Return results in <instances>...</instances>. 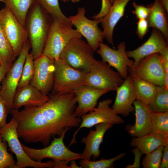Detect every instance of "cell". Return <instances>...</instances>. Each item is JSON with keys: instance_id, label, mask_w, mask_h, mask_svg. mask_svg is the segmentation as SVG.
Wrapping results in <instances>:
<instances>
[{"instance_id": "6da1fadb", "label": "cell", "mask_w": 168, "mask_h": 168, "mask_svg": "<svg viewBox=\"0 0 168 168\" xmlns=\"http://www.w3.org/2000/svg\"><path fill=\"white\" fill-rule=\"evenodd\" d=\"M77 104L74 93L50 95L41 106L12 109L10 113L18 121L19 138L28 143L40 142L45 147L52 138L79 126L82 120L74 112Z\"/></svg>"}, {"instance_id": "7a4b0ae2", "label": "cell", "mask_w": 168, "mask_h": 168, "mask_svg": "<svg viewBox=\"0 0 168 168\" xmlns=\"http://www.w3.org/2000/svg\"><path fill=\"white\" fill-rule=\"evenodd\" d=\"M53 19L35 1L28 12L26 22L34 59L43 54L50 25Z\"/></svg>"}, {"instance_id": "3957f363", "label": "cell", "mask_w": 168, "mask_h": 168, "mask_svg": "<svg viewBox=\"0 0 168 168\" xmlns=\"http://www.w3.org/2000/svg\"><path fill=\"white\" fill-rule=\"evenodd\" d=\"M54 79L50 95L74 93L86 85L87 74L71 67L60 58L54 60Z\"/></svg>"}, {"instance_id": "277c9868", "label": "cell", "mask_w": 168, "mask_h": 168, "mask_svg": "<svg viewBox=\"0 0 168 168\" xmlns=\"http://www.w3.org/2000/svg\"><path fill=\"white\" fill-rule=\"evenodd\" d=\"M82 37L72 26L53 20L50 26L43 54L52 60L58 59L62 51L71 41Z\"/></svg>"}, {"instance_id": "5b68a950", "label": "cell", "mask_w": 168, "mask_h": 168, "mask_svg": "<svg viewBox=\"0 0 168 168\" xmlns=\"http://www.w3.org/2000/svg\"><path fill=\"white\" fill-rule=\"evenodd\" d=\"M18 122L14 117L0 130V134L6 141L9 150L15 155L17 159L14 168L33 167L35 168H53V161L46 162H38L31 159L23 150L19 139L17 129Z\"/></svg>"}, {"instance_id": "8992f818", "label": "cell", "mask_w": 168, "mask_h": 168, "mask_svg": "<svg viewBox=\"0 0 168 168\" xmlns=\"http://www.w3.org/2000/svg\"><path fill=\"white\" fill-rule=\"evenodd\" d=\"M81 38L71 41L62 51L59 58L74 69L87 74L96 60L94 56L95 52Z\"/></svg>"}, {"instance_id": "52a82bcc", "label": "cell", "mask_w": 168, "mask_h": 168, "mask_svg": "<svg viewBox=\"0 0 168 168\" xmlns=\"http://www.w3.org/2000/svg\"><path fill=\"white\" fill-rule=\"evenodd\" d=\"M31 48L28 39L17 58L6 73L1 83L0 96L4 99L8 113L12 109L13 99L20 80L26 57Z\"/></svg>"}, {"instance_id": "ba28073f", "label": "cell", "mask_w": 168, "mask_h": 168, "mask_svg": "<svg viewBox=\"0 0 168 168\" xmlns=\"http://www.w3.org/2000/svg\"><path fill=\"white\" fill-rule=\"evenodd\" d=\"M124 81L119 74L107 63L96 60L87 73L86 85L109 92L116 91Z\"/></svg>"}, {"instance_id": "9c48e42d", "label": "cell", "mask_w": 168, "mask_h": 168, "mask_svg": "<svg viewBox=\"0 0 168 168\" xmlns=\"http://www.w3.org/2000/svg\"><path fill=\"white\" fill-rule=\"evenodd\" d=\"M58 138L54 137L50 144L44 148L37 149L30 148L21 143L25 152L32 159L38 162L45 158L54 160H64L70 161L72 160L82 159V153L72 151L65 145L63 140L65 133Z\"/></svg>"}, {"instance_id": "30bf717a", "label": "cell", "mask_w": 168, "mask_h": 168, "mask_svg": "<svg viewBox=\"0 0 168 168\" xmlns=\"http://www.w3.org/2000/svg\"><path fill=\"white\" fill-rule=\"evenodd\" d=\"M0 26L17 57L28 39L26 27L6 6L0 10Z\"/></svg>"}, {"instance_id": "8fae6325", "label": "cell", "mask_w": 168, "mask_h": 168, "mask_svg": "<svg viewBox=\"0 0 168 168\" xmlns=\"http://www.w3.org/2000/svg\"><path fill=\"white\" fill-rule=\"evenodd\" d=\"M112 102V100L111 99L100 101L97 107L80 117L81 122L78 128L74 133L68 147L76 142L75 138L76 135L82 128H91L100 123H109L113 125L124 122V120L110 107V105Z\"/></svg>"}, {"instance_id": "7c38bea8", "label": "cell", "mask_w": 168, "mask_h": 168, "mask_svg": "<svg viewBox=\"0 0 168 168\" xmlns=\"http://www.w3.org/2000/svg\"><path fill=\"white\" fill-rule=\"evenodd\" d=\"M129 75L164 86L165 66L159 53L150 55L142 59L134 68L128 69Z\"/></svg>"}, {"instance_id": "4fadbf2b", "label": "cell", "mask_w": 168, "mask_h": 168, "mask_svg": "<svg viewBox=\"0 0 168 168\" xmlns=\"http://www.w3.org/2000/svg\"><path fill=\"white\" fill-rule=\"evenodd\" d=\"M85 7L78 8L77 13L68 18L76 30L84 37L87 43L95 52L104 38L102 31L99 27L101 19L91 20L85 16Z\"/></svg>"}, {"instance_id": "5bb4252c", "label": "cell", "mask_w": 168, "mask_h": 168, "mask_svg": "<svg viewBox=\"0 0 168 168\" xmlns=\"http://www.w3.org/2000/svg\"><path fill=\"white\" fill-rule=\"evenodd\" d=\"M34 72L30 84L43 94L48 95L54 85L55 67L54 60L42 54L34 59Z\"/></svg>"}, {"instance_id": "9a60e30c", "label": "cell", "mask_w": 168, "mask_h": 168, "mask_svg": "<svg viewBox=\"0 0 168 168\" xmlns=\"http://www.w3.org/2000/svg\"><path fill=\"white\" fill-rule=\"evenodd\" d=\"M126 51V43L124 41L118 44L116 50L102 42L96 50L102 61L115 68L124 79L128 75V69L133 68L134 65V61L128 57Z\"/></svg>"}, {"instance_id": "2e32d148", "label": "cell", "mask_w": 168, "mask_h": 168, "mask_svg": "<svg viewBox=\"0 0 168 168\" xmlns=\"http://www.w3.org/2000/svg\"><path fill=\"white\" fill-rule=\"evenodd\" d=\"M116 91V96L112 109L117 114L127 116L134 111L133 105L137 99L130 75L124 79Z\"/></svg>"}, {"instance_id": "e0dca14e", "label": "cell", "mask_w": 168, "mask_h": 168, "mask_svg": "<svg viewBox=\"0 0 168 168\" xmlns=\"http://www.w3.org/2000/svg\"><path fill=\"white\" fill-rule=\"evenodd\" d=\"M167 46V41L160 32L153 28L150 37L146 42L133 50L126 51V54L129 58L134 59L133 68L144 58L152 54L159 53Z\"/></svg>"}, {"instance_id": "ac0fdd59", "label": "cell", "mask_w": 168, "mask_h": 168, "mask_svg": "<svg viewBox=\"0 0 168 168\" xmlns=\"http://www.w3.org/2000/svg\"><path fill=\"white\" fill-rule=\"evenodd\" d=\"M113 126L109 123H100L95 125V129L90 130L87 135L83 137L81 142L85 145V149L82 153V159L90 160L91 156L94 161L100 155V145L102 142L106 132Z\"/></svg>"}, {"instance_id": "d6986e66", "label": "cell", "mask_w": 168, "mask_h": 168, "mask_svg": "<svg viewBox=\"0 0 168 168\" xmlns=\"http://www.w3.org/2000/svg\"><path fill=\"white\" fill-rule=\"evenodd\" d=\"M108 92L86 85L79 88L74 93L77 104L75 113L80 117L92 110L96 107L99 99Z\"/></svg>"}, {"instance_id": "ffe728a7", "label": "cell", "mask_w": 168, "mask_h": 168, "mask_svg": "<svg viewBox=\"0 0 168 168\" xmlns=\"http://www.w3.org/2000/svg\"><path fill=\"white\" fill-rule=\"evenodd\" d=\"M133 105L135 112V123L133 125H127L126 129L129 134L133 137H141L151 132L152 112L148 105L139 100H136Z\"/></svg>"}, {"instance_id": "44dd1931", "label": "cell", "mask_w": 168, "mask_h": 168, "mask_svg": "<svg viewBox=\"0 0 168 168\" xmlns=\"http://www.w3.org/2000/svg\"><path fill=\"white\" fill-rule=\"evenodd\" d=\"M49 99V96L43 94L37 88L29 84L17 89L13 98L12 109L18 110L22 106H40Z\"/></svg>"}, {"instance_id": "7402d4cb", "label": "cell", "mask_w": 168, "mask_h": 168, "mask_svg": "<svg viewBox=\"0 0 168 168\" xmlns=\"http://www.w3.org/2000/svg\"><path fill=\"white\" fill-rule=\"evenodd\" d=\"M131 0H115L108 13L101 19L104 38L114 48L113 33L114 27L124 14L125 7Z\"/></svg>"}, {"instance_id": "603a6c76", "label": "cell", "mask_w": 168, "mask_h": 168, "mask_svg": "<svg viewBox=\"0 0 168 168\" xmlns=\"http://www.w3.org/2000/svg\"><path fill=\"white\" fill-rule=\"evenodd\" d=\"M148 6L150 12L146 20L149 27L158 30L167 42L168 24L166 10L160 0H155L154 2Z\"/></svg>"}, {"instance_id": "cb8c5ba5", "label": "cell", "mask_w": 168, "mask_h": 168, "mask_svg": "<svg viewBox=\"0 0 168 168\" xmlns=\"http://www.w3.org/2000/svg\"><path fill=\"white\" fill-rule=\"evenodd\" d=\"M168 144V138L158 133L151 132L139 137H133L131 146L138 148L142 154H146L161 146Z\"/></svg>"}, {"instance_id": "d4e9b609", "label": "cell", "mask_w": 168, "mask_h": 168, "mask_svg": "<svg viewBox=\"0 0 168 168\" xmlns=\"http://www.w3.org/2000/svg\"><path fill=\"white\" fill-rule=\"evenodd\" d=\"M130 75L132 78L137 99L148 105L156 95V85L136 76Z\"/></svg>"}, {"instance_id": "484cf974", "label": "cell", "mask_w": 168, "mask_h": 168, "mask_svg": "<svg viewBox=\"0 0 168 168\" xmlns=\"http://www.w3.org/2000/svg\"><path fill=\"white\" fill-rule=\"evenodd\" d=\"M35 0H3L8 8L24 27L29 11Z\"/></svg>"}, {"instance_id": "4316f807", "label": "cell", "mask_w": 168, "mask_h": 168, "mask_svg": "<svg viewBox=\"0 0 168 168\" xmlns=\"http://www.w3.org/2000/svg\"><path fill=\"white\" fill-rule=\"evenodd\" d=\"M52 17L57 21L72 26L68 17L63 13L59 7L58 0H35Z\"/></svg>"}, {"instance_id": "83f0119b", "label": "cell", "mask_w": 168, "mask_h": 168, "mask_svg": "<svg viewBox=\"0 0 168 168\" xmlns=\"http://www.w3.org/2000/svg\"><path fill=\"white\" fill-rule=\"evenodd\" d=\"M156 88L155 97L148 105L150 110L152 112H168V89L159 86Z\"/></svg>"}, {"instance_id": "f1b7e54d", "label": "cell", "mask_w": 168, "mask_h": 168, "mask_svg": "<svg viewBox=\"0 0 168 168\" xmlns=\"http://www.w3.org/2000/svg\"><path fill=\"white\" fill-rule=\"evenodd\" d=\"M151 127V132L168 138V112H152Z\"/></svg>"}, {"instance_id": "f546056e", "label": "cell", "mask_w": 168, "mask_h": 168, "mask_svg": "<svg viewBox=\"0 0 168 168\" xmlns=\"http://www.w3.org/2000/svg\"><path fill=\"white\" fill-rule=\"evenodd\" d=\"M14 51L0 26V65L12 63L16 58Z\"/></svg>"}, {"instance_id": "4dcf8cb0", "label": "cell", "mask_w": 168, "mask_h": 168, "mask_svg": "<svg viewBox=\"0 0 168 168\" xmlns=\"http://www.w3.org/2000/svg\"><path fill=\"white\" fill-rule=\"evenodd\" d=\"M34 72V58L31 53L27 54L17 89L30 83Z\"/></svg>"}, {"instance_id": "1f68e13d", "label": "cell", "mask_w": 168, "mask_h": 168, "mask_svg": "<svg viewBox=\"0 0 168 168\" xmlns=\"http://www.w3.org/2000/svg\"><path fill=\"white\" fill-rule=\"evenodd\" d=\"M126 154L122 152L109 159H102L95 161L81 159L79 162L80 166L83 168H111L113 167L114 162L124 156Z\"/></svg>"}, {"instance_id": "d6a6232c", "label": "cell", "mask_w": 168, "mask_h": 168, "mask_svg": "<svg viewBox=\"0 0 168 168\" xmlns=\"http://www.w3.org/2000/svg\"><path fill=\"white\" fill-rule=\"evenodd\" d=\"M164 147L160 146L146 154L142 162L143 168H160Z\"/></svg>"}, {"instance_id": "836d02e7", "label": "cell", "mask_w": 168, "mask_h": 168, "mask_svg": "<svg viewBox=\"0 0 168 168\" xmlns=\"http://www.w3.org/2000/svg\"><path fill=\"white\" fill-rule=\"evenodd\" d=\"M8 147L0 134V168H14L16 165L12 155L7 151Z\"/></svg>"}, {"instance_id": "e575fe53", "label": "cell", "mask_w": 168, "mask_h": 168, "mask_svg": "<svg viewBox=\"0 0 168 168\" xmlns=\"http://www.w3.org/2000/svg\"><path fill=\"white\" fill-rule=\"evenodd\" d=\"M133 5L135 8L132 11L138 19H146L149 15L150 8L148 6H145L143 5H138L135 2H133Z\"/></svg>"}, {"instance_id": "d590c367", "label": "cell", "mask_w": 168, "mask_h": 168, "mask_svg": "<svg viewBox=\"0 0 168 168\" xmlns=\"http://www.w3.org/2000/svg\"><path fill=\"white\" fill-rule=\"evenodd\" d=\"M8 111L4 99L0 96V130L7 124Z\"/></svg>"}, {"instance_id": "8d00e7d4", "label": "cell", "mask_w": 168, "mask_h": 168, "mask_svg": "<svg viewBox=\"0 0 168 168\" xmlns=\"http://www.w3.org/2000/svg\"><path fill=\"white\" fill-rule=\"evenodd\" d=\"M148 25L146 19H139L137 23L136 34L140 39H142L148 31Z\"/></svg>"}, {"instance_id": "74e56055", "label": "cell", "mask_w": 168, "mask_h": 168, "mask_svg": "<svg viewBox=\"0 0 168 168\" xmlns=\"http://www.w3.org/2000/svg\"><path fill=\"white\" fill-rule=\"evenodd\" d=\"M101 7L99 12L93 18L95 19H101L108 13L112 4L110 0H101Z\"/></svg>"}, {"instance_id": "f35d334b", "label": "cell", "mask_w": 168, "mask_h": 168, "mask_svg": "<svg viewBox=\"0 0 168 168\" xmlns=\"http://www.w3.org/2000/svg\"><path fill=\"white\" fill-rule=\"evenodd\" d=\"M132 152L134 155V162L132 164H128L126 166L127 168H140V161L142 155L139 150L137 147L132 150Z\"/></svg>"}, {"instance_id": "ab89813d", "label": "cell", "mask_w": 168, "mask_h": 168, "mask_svg": "<svg viewBox=\"0 0 168 168\" xmlns=\"http://www.w3.org/2000/svg\"><path fill=\"white\" fill-rule=\"evenodd\" d=\"M168 168V144L164 147L160 168Z\"/></svg>"}, {"instance_id": "60d3db41", "label": "cell", "mask_w": 168, "mask_h": 168, "mask_svg": "<svg viewBox=\"0 0 168 168\" xmlns=\"http://www.w3.org/2000/svg\"><path fill=\"white\" fill-rule=\"evenodd\" d=\"M159 53L163 62L166 72H168V46L164 48Z\"/></svg>"}, {"instance_id": "b9f144b4", "label": "cell", "mask_w": 168, "mask_h": 168, "mask_svg": "<svg viewBox=\"0 0 168 168\" xmlns=\"http://www.w3.org/2000/svg\"><path fill=\"white\" fill-rule=\"evenodd\" d=\"M13 63H7L0 65V84L8 70L12 66ZM1 86L0 85V91Z\"/></svg>"}, {"instance_id": "7bdbcfd3", "label": "cell", "mask_w": 168, "mask_h": 168, "mask_svg": "<svg viewBox=\"0 0 168 168\" xmlns=\"http://www.w3.org/2000/svg\"><path fill=\"white\" fill-rule=\"evenodd\" d=\"M54 168H69L68 164L70 162L64 160H54Z\"/></svg>"}, {"instance_id": "ee69618b", "label": "cell", "mask_w": 168, "mask_h": 168, "mask_svg": "<svg viewBox=\"0 0 168 168\" xmlns=\"http://www.w3.org/2000/svg\"><path fill=\"white\" fill-rule=\"evenodd\" d=\"M71 164L69 168H82L80 166H79L77 165L75 160H72L70 161Z\"/></svg>"}, {"instance_id": "f6af8a7d", "label": "cell", "mask_w": 168, "mask_h": 168, "mask_svg": "<svg viewBox=\"0 0 168 168\" xmlns=\"http://www.w3.org/2000/svg\"><path fill=\"white\" fill-rule=\"evenodd\" d=\"M166 12H168V0H160Z\"/></svg>"}, {"instance_id": "bcb514c9", "label": "cell", "mask_w": 168, "mask_h": 168, "mask_svg": "<svg viewBox=\"0 0 168 168\" xmlns=\"http://www.w3.org/2000/svg\"><path fill=\"white\" fill-rule=\"evenodd\" d=\"M62 1L64 2H67L71 1L73 3H75L78 2H79L80 0H61Z\"/></svg>"}, {"instance_id": "7dc6e473", "label": "cell", "mask_w": 168, "mask_h": 168, "mask_svg": "<svg viewBox=\"0 0 168 168\" xmlns=\"http://www.w3.org/2000/svg\"><path fill=\"white\" fill-rule=\"evenodd\" d=\"M115 0H110V1H111V2L112 3V4L113 3L114 1Z\"/></svg>"}, {"instance_id": "c3c4849f", "label": "cell", "mask_w": 168, "mask_h": 168, "mask_svg": "<svg viewBox=\"0 0 168 168\" xmlns=\"http://www.w3.org/2000/svg\"><path fill=\"white\" fill-rule=\"evenodd\" d=\"M0 2H3V0H0Z\"/></svg>"}]
</instances>
